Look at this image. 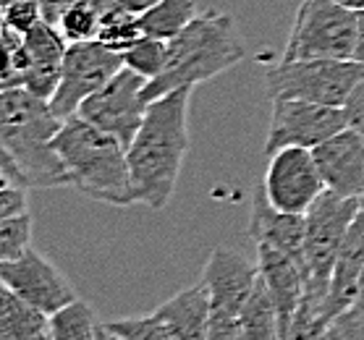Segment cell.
<instances>
[{"label": "cell", "instance_id": "cell-24", "mask_svg": "<svg viewBox=\"0 0 364 340\" xmlns=\"http://www.w3.org/2000/svg\"><path fill=\"white\" fill-rule=\"evenodd\" d=\"M100 26H102V16H100L97 0H82L60 16L58 29L66 37V42H90L100 37Z\"/></svg>", "mask_w": 364, "mask_h": 340}, {"label": "cell", "instance_id": "cell-7", "mask_svg": "<svg viewBox=\"0 0 364 340\" xmlns=\"http://www.w3.org/2000/svg\"><path fill=\"white\" fill-rule=\"evenodd\" d=\"M259 267L239 251L218 246L207 257L202 283L210 290L207 340H241V314L257 285Z\"/></svg>", "mask_w": 364, "mask_h": 340}, {"label": "cell", "instance_id": "cell-3", "mask_svg": "<svg viewBox=\"0 0 364 340\" xmlns=\"http://www.w3.org/2000/svg\"><path fill=\"white\" fill-rule=\"evenodd\" d=\"M247 58V42L239 24L225 11H205L181 34L168 42V63L163 74L147 82V102L181 87H197L239 66Z\"/></svg>", "mask_w": 364, "mask_h": 340}, {"label": "cell", "instance_id": "cell-19", "mask_svg": "<svg viewBox=\"0 0 364 340\" xmlns=\"http://www.w3.org/2000/svg\"><path fill=\"white\" fill-rule=\"evenodd\" d=\"M152 314L166 324L173 340H207L210 330V290L202 280L191 288L178 290L163 301Z\"/></svg>", "mask_w": 364, "mask_h": 340}, {"label": "cell", "instance_id": "cell-14", "mask_svg": "<svg viewBox=\"0 0 364 340\" xmlns=\"http://www.w3.org/2000/svg\"><path fill=\"white\" fill-rule=\"evenodd\" d=\"M255 262L259 267V278L265 280L267 290L275 301L278 319H281V340L296 314L299 304L306 293V267L301 262L275 249L265 241H255Z\"/></svg>", "mask_w": 364, "mask_h": 340}, {"label": "cell", "instance_id": "cell-20", "mask_svg": "<svg viewBox=\"0 0 364 340\" xmlns=\"http://www.w3.org/2000/svg\"><path fill=\"white\" fill-rule=\"evenodd\" d=\"M0 340H50V314L0 283Z\"/></svg>", "mask_w": 364, "mask_h": 340}, {"label": "cell", "instance_id": "cell-12", "mask_svg": "<svg viewBox=\"0 0 364 340\" xmlns=\"http://www.w3.org/2000/svg\"><path fill=\"white\" fill-rule=\"evenodd\" d=\"M262 191L275 209L306 215L317 197L328 191L325 178L317 168L315 152L306 147H286L267 158Z\"/></svg>", "mask_w": 364, "mask_h": 340}, {"label": "cell", "instance_id": "cell-6", "mask_svg": "<svg viewBox=\"0 0 364 340\" xmlns=\"http://www.w3.org/2000/svg\"><path fill=\"white\" fill-rule=\"evenodd\" d=\"M356 215H359V199L341 197L336 191H323L315 204L306 209V296L325 304L333 267Z\"/></svg>", "mask_w": 364, "mask_h": 340}, {"label": "cell", "instance_id": "cell-16", "mask_svg": "<svg viewBox=\"0 0 364 340\" xmlns=\"http://www.w3.org/2000/svg\"><path fill=\"white\" fill-rule=\"evenodd\" d=\"M24 45L29 53V68H26L24 84L29 92H34L42 100H50L60 84L63 60H66L68 42L60 34L55 24H48L42 18L32 32L24 34Z\"/></svg>", "mask_w": 364, "mask_h": 340}, {"label": "cell", "instance_id": "cell-4", "mask_svg": "<svg viewBox=\"0 0 364 340\" xmlns=\"http://www.w3.org/2000/svg\"><path fill=\"white\" fill-rule=\"evenodd\" d=\"M53 147L66 163L71 186L84 197L116 207L136 202L126 147L113 133L92 126L82 116H71L55 133Z\"/></svg>", "mask_w": 364, "mask_h": 340}, {"label": "cell", "instance_id": "cell-9", "mask_svg": "<svg viewBox=\"0 0 364 340\" xmlns=\"http://www.w3.org/2000/svg\"><path fill=\"white\" fill-rule=\"evenodd\" d=\"M124 68V55L110 50L100 40L71 42L63 60V74L55 94L50 97L53 113L66 121L76 116L82 102L113 79Z\"/></svg>", "mask_w": 364, "mask_h": 340}, {"label": "cell", "instance_id": "cell-33", "mask_svg": "<svg viewBox=\"0 0 364 340\" xmlns=\"http://www.w3.org/2000/svg\"><path fill=\"white\" fill-rule=\"evenodd\" d=\"M76 3H82V0H40L42 18H45L48 24L58 26L60 16H63V13H66L71 6H76Z\"/></svg>", "mask_w": 364, "mask_h": 340}, {"label": "cell", "instance_id": "cell-23", "mask_svg": "<svg viewBox=\"0 0 364 340\" xmlns=\"http://www.w3.org/2000/svg\"><path fill=\"white\" fill-rule=\"evenodd\" d=\"M100 322L90 304L82 299L50 317V340H97Z\"/></svg>", "mask_w": 364, "mask_h": 340}, {"label": "cell", "instance_id": "cell-18", "mask_svg": "<svg viewBox=\"0 0 364 340\" xmlns=\"http://www.w3.org/2000/svg\"><path fill=\"white\" fill-rule=\"evenodd\" d=\"M364 270V215L359 212L346 233V241L341 246V254L336 259L331 278V288L325 296L323 312L328 319H336L338 314L354 307L356 293H359V278Z\"/></svg>", "mask_w": 364, "mask_h": 340}, {"label": "cell", "instance_id": "cell-32", "mask_svg": "<svg viewBox=\"0 0 364 340\" xmlns=\"http://www.w3.org/2000/svg\"><path fill=\"white\" fill-rule=\"evenodd\" d=\"M343 116H346V126L354 128L364 136V79L354 87V92L348 94V100L343 102Z\"/></svg>", "mask_w": 364, "mask_h": 340}, {"label": "cell", "instance_id": "cell-35", "mask_svg": "<svg viewBox=\"0 0 364 340\" xmlns=\"http://www.w3.org/2000/svg\"><path fill=\"white\" fill-rule=\"evenodd\" d=\"M124 9H129L132 13H141V11H147L149 6H155L160 0H118Z\"/></svg>", "mask_w": 364, "mask_h": 340}, {"label": "cell", "instance_id": "cell-31", "mask_svg": "<svg viewBox=\"0 0 364 340\" xmlns=\"http://www.w3.org/2000/svg\"><path fill=\"white\" fill-rule=\"evenodd\" d=\"M26 191L29 189H24V186H3V191H0V220L29 212Z\"/></svg>", "mask_w": 364, "mask_h": 340}, {"label": "cell", "instance_id": "cell-11", "mask_svg": "<svg viewBox=\"0 0 364 340\" xmlns=\"http://www.w3.org/2000/svg\"><path fill=\"white\" fill-rule=\"evenodd\" d=\"M270 102H273L270 128H267L265 150H262L265 158H273L275 152L286 150V147L315 150L317 144H323L346 128L343 108L294 100V97H278Z\"/></svg>", "mask_w": 364, "mask_h": 340}, {"label": "cell", "instance_id": "cell-36", "mask_svg": "<svg viewBox=\"0 0 364 340\" xmlns=\"http://www.w3.org/2000/svg\"><path fill=\"white\" fill-rule=\"evenodd\" d=\"M97 340H126L121 338V335H116L113 330H108L105 324H100V330H97Z\"/></svg>", "mask_w": 364, "mask_h": 340}, {"label": "cell", "instance_id": "cell-38", "mask_svg": "<svg viewBox=\"0 0 364 340\" xmlns=\"http://www.w3.org/2000/svg\"><path fill=\"white\" fill-rule=\"evenodd\" d=\"M341 6H346V9H354V11H362L364 9V0H338Z\"/></svg>", "mask_w": 364, "mask_h": 340}, {"label": "cell", "instance_id": "cell-5", "mask_svg": "<svg viewBox=\"0 0 364 340\" xmlns=\"http://www.w3.org/2000/svg\"><path fill=\"white\" fill-rule=\"evenodd\" d=\"M362 79L364 63L356 58H281V63L265 74L270 100L294 97L333 108H343V102Z\"/></svg>", "mask_w": 364, "mask_h": 340}, {"label": "cell", "instance_id": "cell-39", "mask_svg": "<svg viewBox=\"0 0 364 340\" xmlns=\"http://www.w3.org/2000/svg\"><path fill=\"white\" fill-rule=\"evenodd\" d=\"M359 212H362V215H364V194H362V197H359Z\"/></svg>", "mask_w": 364, "mask_h": 340}, {"label": "cell", "instance_id": "cell-22", "mask_svg": "<svg viewBox=\"0 0 364 340\" xmlns=\"http://www.w3.org/2000/svg\"><path fill=\"white\" fill-rule=\"evenodd\" d=\"M241 340H281L278 309L262 278H257V285L241 314Z\"/></svg>", "mask_w": 364, "mask_h": 340}, {"label": "cell", "instance_id": "cell-34", "mask_svg": "<svg viewBox=\"0 0 364 340\" xmlns=\"http://www.w3.org/2000/svg\"><path fill=\"white\" fill-rule=\"evenodd\" d=\"M354 58L364 63V9L356 11V50Z\"/></svg>", "mask_w": 364, "mask_h": 340}, {"label": "cell", "instance_id": "cell-21", "mask_svg": "<svg viewBox=\"0 0 364 340\" xmlns=\"http://www.w3.org/2000/svg\"><path fill=\"white\" fill-rule=\"evenodd\" d=\"M197 16V0H160L139 13V29L144 37L171 42Z\"/></svg>", "mask_w": 364, "mask_h": 340}, {"label": "cell", "instance_id": "cell-15", "mask_svg": "<svg viewBox=\"0 0 364 340\" xmlns=\"http://www.w3.org/2000/svg\"><path fill=\"white\" fill-rule=\"evenodd\" d=\"M317 168L325 178L328 191L341 197L359 199L364 194V136L354 128H343L328 141L317 144Z\"/></svg>", "mask_w": 364, "mask_h": 340}, {"label": "cell", "instance_id": "cell-10", "mask_svg": "<svg viewBox=\"0 0 364 340\" xmlns=\"http://www.w3.org/2000/svg\"><path fill=\"white\" fill-rule=\"evenodd\" d=\"M147 82L149 79L124 66L102 89H97L82 102L76 116H82L84 121H90L102 131L113 133L129 150L149 108L147 97H144Z\"/></svg>", "mask_w": 364, "mask_h": 340}, {"label": "cell", "instance_id": "cell-27", "mask_svg": "<svg viewBox=\"0 0 364 340\" xmlns=\"http://www.w3.org/2000/svg\"><path fill=\"white\" fill-rule=\"evenodd\" d=\"M32 249V215L3 217L0 220V262L18 259Z\"/></svg>", "mask_w": 364, "mask_h": 340}, {"label": "cell", "instance_id": "cell-29", "mask_svg": "<svg viewBox=\"0 0 364 340\" xmlns=\"http://www.w3.org/2000/svg\"><path fill=\"white\" fill-rule=\"evenodd\" d=\"M105 327L126 340H173V335L166 330V324L160 322L155 314L113 319V322H105Z\"/></svg>", "mask_w": 364, "mask_h": 340}, {"label": "cell", "instance_id": "cell-2", "mask_svg": "<svg viewBox=\"0 0 364 340\" xmlns=\"http://www.w3.org/2000/svg\"><path fill=\"white\" fill-rule=\"evenodd\" d=\"M60 121L50 100H42L26 87L0 92V147L9 152L24 175L26 189L71 186L66 163L53 147Z\"/></svg>", "mask_w": 364, "mask_h": 340}, {"label": "cell", "instance_id": "cell-8", "mask_svg": "<svg viewBox=\"0 0 364 340\" xmlns=\"http://www.w3.org/2000/svg\"><path fill=\"white\" fill-rule=\"evenodd\" d=\"M356 11L338 0H301L283 60L301 58H354Z\"/></svg>", "mask_w": 364, "mask_h": 340}, {"label": "cell", "instance_id": "cell-17", "mask_svg": "<svg viewBox=\"0 0 364 340\" xmlns=\"http://www.w3.org/2000/svg\"><path fill=\"white\" fill-rule=\"evenodd\" d=\"M249 236L252 241H265L275 249L286 251L291 257L306 267L304 241H306V215L296 212H283L270 204L265 191L259 189L252 199L249 212Z\"/></svg>", "mask_w": 364, "mask_h": 340}, {"label": "cell", "instance_id": "cell-30", "mask_svg": "<svg viewBox=\"0 0 364 340\" xmlns=\"http://www.w3.org/2000/svg\"><path fill=\"white\" fill-rule=\"evenodd\" d=\"M42 21V9L40 0H16L3 6V26L24 37L26 32H32L34 26Z\"/></svg>", "mask_w": 364, "mask_h": 340}, {"label": "cell", "instance_id": "cell-28", "mask_svg": "<svg viewBox=\"0 0 364 340\" xmlns=\"http://www.w3.org/2000/svg\"><path fill=\"white\" fill-rule=\"evenodd\" d=\"M3 50H6V66H3V89L21 87L29 68V53H26L24 37L3 26Z\"/></svg>", "mask_w": 364, "mask_h": 340}, {"label": "cell", "instance_id": "cell-26", "mask_svg": "<svg viewBox=\"0 0 364 340\" xmlns=\"http://www.w3.org/2000/svg\"><path fill=\"white\" fill-rule=\"evenodd\" d=\"M124 55V66L141 74L144 79H155L163 74V68L168 63V42L155 40V37H139Z\"/></svg>", "mask_w": 364, "mask_h": 340}, {"label": "cell", "instance_id": "cell-25", "mask_svg": "<svg viewBox=\"0 0 364 340\" xmlns=\"http://www.w3.org/2000/svg\"><path fill=\"white\" fill-rule=\"evenodd\" d=\"M328 332H331V319L323 312V301L304 293L283 340H328Z\"/></svg>", "mask_w": 364, "mask_h": 340}, {"label": "cell", "instance_id": "cell-37", "mask_svg": "<svg viewBox=\"0 0 364 340\" xmlns=\"http://www.w3.org/2000/svg\"><path fill=\"white\" fill-rule=\"evenodd\" d=\"M354 309H362L364 312V270H362V278H359V293H356Z\"/></svg>", "mask_w": 364, "mask_h": 340}, {"label": "cell", "instance_id": "cell-1", "mask_svg": "<svg viewBox=\"0 0 364 340\" xmlns=\"http://www.w3.org/2000/svg\"><path fill=\"white\" fill-rule=\"evenodd\" d=\"M189 97L191 87H181L149 102L147 116L126 150L136 202L152 209L168 207L191 147Z\"/></svg>", "mask_w": 364, "mask_h": 340}, {"label": "cell", "instance_id": "cell-40", "mask_svg": "<svg viewBox=\"0 0 364 340\" xmlns=\"http://www.w3.org/2000/svg\"><path fill=\"white\" fill-rule=\"evenodd\" d=\"M0 3H3V6H9V3H16V0H0Z\"/></svg>", "mask_w": 364, "mask_h": 340}, {"label": "cell", "instance_id": "cell-13", "mask_svg": "<svg viewBox=\"0 0 364 340\" xmlns=\"http://www.w3.org/2000/svg\"><path fill=\"white\" fill-rule=\"evenodd\" d=\"M0 283L50 317L76 301V290L66 275L34 249L18 259L0 262Z\"/></svg>", "mask_w": 364, "mask_h": 340}]
</instances>
